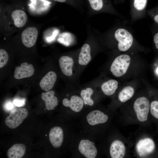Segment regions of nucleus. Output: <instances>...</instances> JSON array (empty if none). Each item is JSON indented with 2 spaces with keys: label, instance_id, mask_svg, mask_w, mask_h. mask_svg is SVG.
<instances>
[{
  "label": "nucleus",
  "instance_id": "1",
  "mask_svg": "<svg viewBox=\"0 0 158 158\" xmlns=\"http://www.w3.org/2000/svg\"><path fill=\"white\" fill-rule=\"evenodd\" d=\"M28 114L26 109L15 107L10 111L9 115L6 118L5 124L10 128H16L22 123Z\"/></svg>",
  "mask_w": 158,
  "mask_h": 158
},
{
  "label": "nucleus",
  "instance_id": "2",
  "mask_svg": "<svg viewBox=\"0 0 158 158\" xmlns=\"http://www.w3.org/2000/svg\"><path fill=\"white\" fill-rule=\"evenodd\" d=\"M130 58L127 54H122L117 57L112 63L110 70L113 75L117 77L124 75L129 66Z\"/></svg>",
  "mask_w": 158,
  "mask_h": 158
},
{
  "label": "nucleus",
  "instance_id": "3",
  "mask_svg": "<svg viewBox=\"0 0 158 158\" xmlns=\"http://www.w3.org/2000/svg\"><path fill=\"white\" fill-rule=\"evenodd\" d=\"M150 106L149 101L145 97H140L135 100L133 104V109L139 121L144 122L147 120Z\"/></svg>",
  "mask_w": 158,
  "mask_h": 158
},
{
  "label": "nucleus",
  "instance_id": "4",
  "mask_svg": "<svg viewBox=\"0 0 158 158\" xmlns=\"http://www.w3.org/2000/svg\"><path fill=\"white\" fill-rule=\"evenodd\" d=\"M114 37L118 42V49L121 51H127L133 44V40L132 35L124 29H117L114 33Z\"/></svg>",
  "mask_w": 158,
  "mask_h": 158
},
{
  "label": "nucleus",
  "instance_id": "5",
  "mask_svg": "<svg viewBox=\"0 0 158 158\" xmlns=\"http://www.w3.org/2000/svg\"><path fill=\"white\" fill-rule=\"evenodd\" d=\"M155 144L151 138H146L140 140L136 145V150L141 157H145L152 154L154 150Z\"/></svg>",
  "mask_w": 158,
  "mask_h": 158
},
{
  "label": "nucleus",
  "instance_id": "6",
  "mask_svg": "<svg viewBox=\"0 0 158 158\" xmlns=\"http://www.w3.org/2000/svg\"><path fill=\"white\" fill-rule=\"evenodd\" d=\"M94 142L89 140H82L80 142L78 150L80 153L87 158H95L97 154V149Z\"/></svg>",
  "mask_w": 158,
  "mask_h": 158
},
{
  "label": "nucleus",
  "instance_id": "7",
  "mask_svg": "<svg viewBox=\"0 0 158 158\" xmlns=\"http://www.w3.org/2000/svg\"><path fill=\"white\" fill-rule=\"evenodd\" d=\"M38 32L34 27H29L22 32L21 40L23 44L28 47H31L35 44L37 37Z\"/></svg>",
  "mask_w": 158,
  "mask_h": 158
},
{
  "label": "nucleus",
  "instance_id": "8",
  "mask_svg": "<svg viewBox=\"0 0 158 158\" xmlns=\"http://www.w3.org/2000/svg\"><path fill=\"white\" fill-rule=\"evenodd\" d=\"M49 138L52 145L55 148L60 147L63 140V133L62 128L59 126L51 128L49 133Z\"/></svg>",
  "mask_w": 158,
  "mask_h": 158
},
{
  "label": "nucleus",
  "instance_id": "9",
  "mask_svg": "<svg viewBox=\"0 0 158 158\" xmlns=\"http://www.w3.org/2000/svg\"><path fill=\"white\" fill-rule=\"evenodd\" d=\"M34 72L32 65L24 62L22 63L20 66L15 67L14 77L18 79L29 77L33 74Z\"/></svg>",
  "mask_w": 158,
  "mask_h": 158
},
{
  "label": "nucleus",
  "instance_id": "10",
  "mask_svg": "<svg viewBox=\"0 0 158 158\" xmlns=\"http://www.w3.org/2000/svg\"><path fill=\"white\" fill-rule=\"evenodd\" d=\"M86 119L88 123L92 126L106 122L108 119L107 115L98 110L90 112L87 116Z\"/></svg>",
  "mask_w": 158,
  "mask_h": 158
},
{
  "label": "nucleus",
  "instance_id": "11",
  "mask_svg": "<svg viewBox=\"0 0 158 158\" xmlns=\"http://www.w3.org/2000/svg\"><path fill=\"white\" fill-rule=\"evenodd\" d=\"M126 148L123 143L115 140L111 144L109 149L110 156L112 158H122L125 154Z\"/></svg>",
  "mask_w": 158,
  "mask_h": 158
},
{
  "label": "nucleus",
  "instance_id": "12",
  "mask_svg": "<svg viewBox=\"0 0 158 158\" xmlns=\"http://www.w3.org/2000/svg\"><path fill=\"white\" fill-rule=\"evenodd\" d=\"M62 103L64 106L69 107L73 111L78 112L83 109L84 102L81 97L74 95L71 97L70 100L67 98L63 99Z\"/></svg>",
  "mask_w": 158,
  "mask_h": 158
},
{
  "label": "nucleus",
  "instance_id": "13",
  "mask_svg": "<svg viewBox=\"0 0 158 158\" xmlns=\"http://www.w3.org/2000/svg\"><path fill=\"white\" fill-rule=\"evenodd\" d=\"M56 78V75L54 72L49 71L42 78L40 82V86L42 90L48 91L54 86Z\"/></svg>",
  "mask_w": 158,
  "mask_h": 158
},
{
  "label": "nucleus",
  "instance_id": "14",
  "mask_svg": "<svg viewBox=\"0 0 158 158\" xmlns=\"http://www.w3.org/2000/svg\"><path fill=\"white\" fill-rule=\"evenodd\" d=\"M54 91L50 90L42 93L41 98L45 102V108L47 110H53L58 105V99L54 96Z\"/></svg>",
  "mask_w": 158,
  "mask_h": 158
},
{
  "label": "nucleus",
  "instance_id": "15",
  "mask_svg": "<svg viewBox=\"0 0 158 158\" xmlns=\"http://www.w3.org/2000/svg\"><path fill=\"white\" fill-rule=\"evenodd\" d=\"M59 63L61 70L64 75L67 76L72 75L73 64L72 58L68 56H62L59 59Z\"/></svg>",
  "mask_w": 158,
  "mask_h": 158
},
{
  "label": "nucleus",
  "instance_id": "16",
  "mask_svg": "<svg viewBox=\"0 0 158 158\" xmlns=\"http://www.w3.org/2000/svg\"><path fill=\"white\" fill-rule=\"evenodd\" d=\"M26 151L25 145L22 143L13 145L8 150L7 156L8 158H21Z\"/></svg>",
  "mask_w": 158,
  "mask_h": 158
},
{
  "label": "nucleus",
  "instance_id": "17",
  "mask_svg": "<svg viewBox=\"0 0 158 158\" xmlns=\"http://www.w3.org/2000/svg\"><path fill=\"white\" fill-rule=\"evenodd\" d=\"M11 16L15 25L18 28L24 26L27 21V17L26 13L21 10L17 9L12 11Z\"/></svg>",
  "mask_w": 158,
  "mask_h": 158
},
{
  "label": "nucleus",
  "instance_id": "18",
  "mask_svg": "<svg viewBox=\"0 0 158 158\" xmlns=\"http://www.w3.org/2000/svg\"><path fill=\"white\" fill-rule=\"evenodd\" d=\"M91 49L89 45L84 44L82 47L78 58V63L81 65H87L91 61Z\"/></svg>",
  "mask_w": 158,
  "mask_h": 158
},
{
  "label": "nucleus",
  "instance_id": "19",
  "mask_svg": "<svg viewBox=\"0 0 158 158\" xmlns=\"http://www.w3.org/2000/svg\"><path fill=\"white\" fill-rule=\"evenodd\" d=\"M118 87V81L115 80L111 79L104 83L102 85L101 89L105 95L110 96L115 92Z\"/></svg>",
  "mask_w": 158,
  "mask_h": 158
},
{
  "label": "nucleus",
  "instance_id": "20",
  "mask_svg": "<svg viewBox=\"0 0 158 158\" xmlns=\"http://www.w3.org/2000/svg\"><path fill=\"white\" fill-rule=\"evenodd\" d=\"M134 93V90L132 87H125L119 92L118 96V99L121 102H126L133 97Z\"/></svg>",
  "mask_w": 158,
  "mask_h": 158
},
{
  "label": "nucleus",
  "instance_id": "21",
  "mask_svg": "<svg viewBox=\"0 0 158 158\" xmlns=\"http://www.w3.org/2000/svg\"><path fill=\"white\" fill-rule=\"evenodd\" d=\"M74 37L73 35L69 32H64L60 34L57 39V41L67 46L71 45L73 42Z\"/></svg>",
  "mask_w": 158,
  "mask_h": 158
},
{
  "label": "nucleus",
  "instance_id": "22",
  "mask_svg": "<svg viewBox=\"0 0 158 158\" xmlns=\"http://www.w3.org/2000/svg\"><path fill=\"white\" fill-rule=\"evenodd\" d=\"M93 90L90 88H87L85 90H82L80 95L83 98L85 105L92 106L93 105L94 101L91 98V96L93 94Z\"/></svg>",
  "mask_w": 158,
  "mask_h": 158
},
{
  "label": "nucleus",
  "instance_id": "23",
  "mask_svg": "<svg viewBox=\"0 0 158 158\" xmlns=\"http://www.w3.org/2000/svg\"><path fill=\"white\" fill-rule=\"evenodd\" d=\"M91 8L98 11L102 9L105 5L109 3V0H88Z\"/></svg>",
  "mask_w": 158,
  "mask_h": 158
},
{
  "label": "nucleus",
  "instance_id": "24",
  "mask_svg": "<svg viewBox=\"0 0 158 158\" xmlns=\"http://www.w3.org/2000/svg\"><path fill=\"white\" fill-rule=\"evenodd\" d=\"M148 0H133L132 5L133 8L138 11H142L145 8Z\"/></svg>",
  "mask_w": 158,
  "mask_h": 158
},
{
  "label": "nucleus",
  "instance_id": "25",
  "mask_svg": "<svg viewBox=\"0 0 158 158\" xmlns=\"http://www.w3.org/2000/svg\"><path fill=\"white\" fill-rule=\"evenodd\" d=\"M8 56L7 52L4 49L0 50V68L4 67L7 63Z\"/></svg>",
  "mask_w": 158,
  "mask_h": 158
},
{
  "label": "nucleus",
  "instance_id": "26",
  "mask_svg": "<svg viewBox=\"0 0 158 158\" xmlns=\"http://www.w3.org/2000/svg\"><path fill=\"white\" fill-rule=\"evenodd\" d=\"M150 111L151 115L158 119V101H152L150 104Z\"/></svg>",
  "mask_w": 158,
  "mask_h": 158
},
{
  "label": "nucleus",
  "instance_id": "27",
  "mask_svg": "<svg viewBox=\"0 0 158 158\" xmlns=\"http://www.w3.org/2000/svg\"><path fill=\"white\" fill-rule=\"evenodd\" d=\"M25 99H14L13 101V103L16 106L20 107L25 105Z\"/></svg>",
  "mask_w": 158,
  "mask_h": 158
},
{
  "label": "nucleus",
  "instance_id": "28",
  "mask_svg": "<svg viewBox=\"0 0 158 158\" xmlns=\"http://www.w3.org/2000/svg\"><path fill=\"white\" fill-rule=\"evenodd\" d=\"M13 102L10 101H7L4 105V108L7 111H11L15 107Z\"/></svg>",
  "mask_w": 158,
  "mask_h": 158
},
{
  "label": "nucleus",
  "instance_id": "29",
  "mask_svg": "<svg viewBox=\"0 0 158 158\" xmlns=\"http://www.w3.org/2000/svg\"><path fill=\"white\" fill-rule=\"evenodd\" d=\"M154 42L155 44L156 48L158 49V32L154 36Z\"/></svg>",
  "mask_w": 158,
  "mask_h": 158
},
{
  "label": "nucleus",
  "instance_id": "30",
  "mask_svg": "<svg viewBox=\"0 0 158 158\" xmlns=\"http://www.w3.org/2000/svg\"><path fill=\"white\" fill-rule=\"evenodd\" d=\"M154 21L156 22L158 25V14L156 15L154 18Z\"/></svg>",
  "mask_w": 158,
  "mask_h": 158
},
{
  "label": "nucleus",
  "instance_id": "31",
  "mask_svg": "<svg viewBox=\"0 0 158 158\" xmlns=\"http://www.w3.org/2000/svg\"><path fill=\"white\" fill-rule=\"evenodd\" d=\"M54 1H57L58 2H61V3H63L67 1V0H53Z\"/></svg>",
  "mask_w": 158,
  "mask_h": 158
},
{
  "label": "nucleus",
  "instance_id": "32",
  "mask_svg": "<svg viewBox=\"0 0 158 158\" xmlns=\"http://www.w3.org/2000/svg\"><path fill=\"white\" fill-rule=\"evenodd\" d=\"M156 72L157 74H158V67L157 68L156 70Z\"/></svg>",
  "mask_w": 158,
  "mask_h": 158
}]
</instances>
